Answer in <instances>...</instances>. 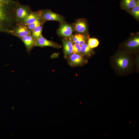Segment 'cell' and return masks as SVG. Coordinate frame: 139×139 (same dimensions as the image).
Masks as SVG:
<instances>
[{"label":"cell","instance_id":"cell-1","mask_svg":"<svg viewBox=\"0 0 139 139\" xmlns=\"http://www.w3.org/2000/svg\"><path fill=\"white\" fill-rule=\"evenodd\" d=\"M132 54L125 51H119L111 59L113 70L118 74L126 75L132 72L135 63Z\"/></svg>","mask_w":139,"mask_h":139},{"label":"cell","instance_id":"cell-2","mask_svg":"<svg viewBox=\"0 0 139 139\" xmlns=\"http://www.w3.org/2000/svg\"><path fill=\"white\" fill-rule=\"evenodd\" d=\"M16 4L17 2L11 0L0 1V31L10 33L11 32L9 28Z\"/></svg>","mask_w":139,"mask_h":139},{"label":"cell","instance_id":"cell-3","mask_svg":"<svg viewBox=\"0 0 139 139\" xmlns=\"http://www.w3.org/2000/svg\"><path fill=\"white\" fill-rule=\"evenodd\" d=\"M32 12L28 6L22 5L17 2L15 12L16 24L20 22Z\"/></svg>","mask_w":139,"mask_h":139},{"label":"cell","instance_id":"cell-4","mask_svg":"<svg viewBox=\"0 0 139 139\" xmlns=\"http://www.w3.org/2000/svg\"><path fill=\"white\" fill-rule=\"evenodd\" d=\"M67 58L68 63L74 67L82 65L87 61L84 56L81 53H73Z\"/></svg>","mask_w":139,"mask_h":139},{"label":"cell","instance_id":"cell-5","mask_svg":"<svg viewBox=\"0 0 139 139\" xmlns=\"http://www.w3.org/2000/svg\"><path fill=\"white\" fill-rule=\"evenodd\" d=\"M42 19L45 22L47 21L55 20L61 22H64L63 17L49 10H41Z\"/></svg>","mask_w":139,"mask_h":139},{"label":"cell","instance_id":"cell-6","mask_svg":"<svg viewBox=\"0 0 139 139\" xmlns=\"http://www.w3.org/2000/svg\"><path fill=\"white\" fill-rule=\"evenodd\" d=\"M35 46L40 47L50 46L57 48H59L62 47V46L60 45L47 39L42 35L35 40L33 48Z\"/></svg>","mask_w":139,"mask_h":139},{"label":"cell","instance_id":"cell-7","mask_svg":"<svg viewBox=\"0 0 139 139\" xmlns=\"http://www.w3.org/2000/svg\"><path fill=\"white\" fill-rule=\"evenodd\" d=\"M16 26L10 33L13 35L20 38L31 34V32L25 25H16Z\"/></svg>","mask_w":139,"mask_h":139},{"label":"cell","instance_id":"cell-8","mask_svg":"<svg viewBox=\"0 0 139 139\" xmlns=\"http://www.w3.org/2000/svg\"><path fill=\"white\" fill-rule=\"evenodd\" d=\"M41 18V10H39L35 12H32L20 22L16 25L28 24Z\"/></svg>","mask_w":139,"mask_h":139},{"label":"cell","instance_id":"cell-9","mask_svg":"<svg viewBox=\"0 0 139 139\" xmlns=\"http://www.w3.org/2000/svg\"><path fill=\"white\" fill-rule=\"evenodd\" d=\"M124 45L126 49L128 50L127 52L132 54V52L139 47V37H135L130 39Z\"/></svg>","mask_w":139,"mask_h":139},{"label":"cell","instance_id":"cell-10","mask_svg":"<svg viewBox=\"0 0 139 139\" xmlns=\"http://www.w3.org/2000/svg\"><path fill=\"white\" fill-rule=\"evenodd\" d=\"M63 46L64 57H67L73 53V45L72 43L68 38H65L62 40Z\"/></svg>","mask_w":139,"mask_h":139},{"label":"cell","instance_id":"cell-11","mask_svg":"<svg viewBox=\"0 0 139 139\" xmlns=\"http://www.w3.org/2000/svg\"><path fill=\"white\" fill-rule=\"evenodd\" d=\"M73 31L72 27L69 25L64 24L60 25L58 31V33L60 36L65 38L70 37Z\"/></svg>","mask_w":139,"mask_h":139},{"label":"cell","instance_id":"cell-12","mask_svg":"<svg viewBox=\"0 0 139 139\" xmlns=\"http://www.w3.org/2000/svg\"><path fill=\"white\" fill-rule=\"evenodd\" d=\"M20 38L23 42L28 52L29 53L33 48L35 40L32 37L31 34L27 35Z\"/></svg>","mask_w":139,"mask_h":139},{"label":"cell","instance_id":"cell-13","mask_svg":"<svg viewBox=\"0 0 139 139\" xmlns=\"http://www.w3.org/2000/svg\"><path fill=\"white\" fill-rule=\"evenodd\" d=\"M69 39L72 42L77 44L81 46L85 43V37L80 34H77L74 35H71L69 37Z\"/></svg>","mask_w":139,"mask_h":139},{"label":"cell","instance_id":"cell-14","mask_svg":"<svg viewBox=\"0 0 139 139\" xmlns=\"http://www.w3.org/2000/svg\"><path fill=\"white\" fill-rule=\"evenodd\" d=\"M74 30L80 33H83L87 30V26L85 22L82 20L77 21L74 25Z\"/></svg>","mask_w":139,"mask_h":139},{"label":"cell","instance_id":"cell-15","mask_svg":"<svg viewBox=\"0 0 139 139\" xmlns=\"http://www.w3.org/2000/svg\"><path fill=\"white\" fill-rule=\"evenodd\" d=\"M138 1V0H122L121 5L124 8L129 9L134 6Z\"/></svg>","mask_w":139,"mask_h":139},{"label":"cell","instance_id":"cell-16","mask_svg":"<svg viewBox=\"0 0 139 139\" xmlns=\"http://www.w3.org/2000/svg\"><path fill=\"white\" fill-rule=\"evenodd\" d=\"M81 53L84 56L89 57L92 55V51L91 48L86 44H84L81 45Z\"/></svg>","mask_w":139,"mask_h":139},{"label":"cell","instance_id":"cell-17","mask_svg":"<svg viewBox=\"0 0 139 139\" xmlns=\"http://www.w3.org/2000/svg\"><path fill=\"white\" fill-rule=\"evenodd\" d=\"M42 25H40L33 29L31 32V35L36 40L39 38L42 35Z\"/></svg>","mask_w":139,"mask_h":139},{"label":"cell","instance_id":"cell-18","mask_svg":"<svg viewBox=\"0 0 139 139\" xmlns=\"http://www.w3.org/2000/svg\"><path fill=\"white\" fill-rule=\"evenodd\" d=\"M44 22L41 18L36 20L32 23L25 25L28 30L31 32L33 29L40 25H43Z\"/></svg>","mask_w":139,"mask_h":139},{"label":"cell","instance_id":"cell-19","mask_svg":"<svg viewBox=\"0 0 139 139\" xmlns=\"http://www.w3.org/2000/svg\"><path fill=\"white\" fill-rule=\"evenodd\" d=\"M132 8L130 11V12L136 18H138L139 17V1H138L136 5Z\"/></svg>","mask_w":139,"mask_h":139},{"label":"cell","instance_id":"cell-20","mask_svg":"<svg viewBox=\"0 0 139 139\" xmlns=\"http://www.w3.org/2000/svg\"><path fill=\"white\" fill-rule=\"evenodd\" d=\"M99 44V42L97 39L91 38L89 39L88 45L92 49L97 46Z\"/></svg>","mask_w":139,"mask_h":139},{"label":"cell","instance_id":"cell-21","mask_svg":"<svg viewBox=\"0 0 139 139\" xmlns=\"http://www.w3.org/2000/svg\"><path fill=\"white\" fill-rule=\"evenodd\" d=\"M81 46L79 44H75L73 46V53H81Z\"/></svg>","mask_w":139,"mask_h":139},{"label":"cell","instance_id":"cell-22","mask_svg":"<svg viewBox=\"0 0 139 139\" xmlns=\"http://www.w3.org/2000/svg\"><path fill=\"white\" fill-rule=\"evenodd\" d=\"M3 0H0V1H3Z\"/></svg>","mask_w":139,"mask_h":139}]
</instances>
